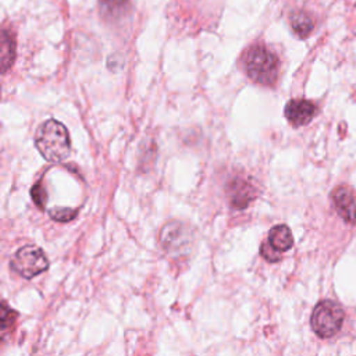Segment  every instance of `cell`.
<instances>
[{
  "instance_id": "obj_1",
  "label": "cell",
  "mask_w": 356,
  "mask_h": 356,
  "mask_svg": "<svg viewBox=\"0 0 356 356\" xmlns=\"http://www.w3.org/2000/svg\"><path fill=\"white\" fill-rule=\"evenodd\" d=\"M35 143L40 154L51 163L63 161L70 154L68 131L57 120H47L39 127Z\"/></svg>"
},
{
  "instance_id": "obj_2",
  "label": "cell",
  "mask_w": 356,
  "mask_h": 356,
  "mask_svg": "<svg viewBox=\"0 0 356 356\" xmlns=\"http://www.w3.org/2000/svg\"><path fill=\"white\" fill-rule=\"evenodd\" d=\"M248 76L261 85H273L278 75V58L264 46L254 44L248 49L243 57Z\"/></svg>"
},
{
  "instance_id": "obj_3",
  "label": "cell",
  "mask_w": 356,
  "mask_h": 356,
  "mask_svg": "<svg viewBox=\"0 0 356 356\" xmlns=\"http://www.w3.org/2000/svg\"><path fill=\"white\" fill-rule=\"evenodd\" d=\"M343 318L345 313L339 305L332 300H321L313 309L310 324L320 338H330L341 330Z\"/></svg>"
},
{
  "instance_id": "obj_4",
  "label": "cell",
  "mask_w": 356,
  "mask_h": 356,
  "mask_svg": "<svg viewBox=\"0 0 356 356\" xmlns=\"http://www.w3.org/2000/svg\"><path fill=\"white\" fill-rule=\"evenodd\" d=\"M10 267L18 275L29 280L46 271L49 267V260L40 248L26 245L17 250V253L11 259Z\"/></svg>"
},
{
  "instance_id": "obj_5",
  "label": "cell",
  "mask_w": 356,
  "mask_h": 356,
  "mask_svg": "<svg viewBox=\"0 0 356 356\" xmlns=\"http://www.w3.org/2000/svg\"><path fill=\"white\" fill-rule=\"evenodd\" d=\"M160 242L170 256L181 257L189 254L193 246V234L182 222H168L161 229Z\"/></svg>"
},
{
  "instance_id": "obj_6",
  "label": "cell",
  "mask_w": 356,
  "mask_h": 356,
  "mask_svg": "<svg viewBox=\"0 0 356 356\" xmlns=\"http://www.w3.org/2000/svg\"><path fill=\"white\" fill-rule=\"evenodd\" d=\"M332 203L335 206L337 213L349 224H356V195L355 192L346 186H337L332 192Z\"/></svg>"
},
{
  "instance_id": "obj_7",
  "label": "cell",
  "mask_w": 356,
  "mask_h": 356,
  "mask_svg": "<svg viewBox=\"0 0 356 356\" xmlns=\"http://www.w3.org/2000/svg\"><path fill=\"white\" fill-rule=\"evenodd\" d=\"M316 106L306 99H292L285 106V117L293 127L306 125L316 115Z\"/></svg>"
},
{
  "instance_id": "obj_8",
  "label": "cell",
  "mask_w": 356,
  "mask_h": 356,
  "mask_svg": "<svg viewBox=\"0 0 356 356\" xmlns=\"http://www.w3.org/2000/svg\"><path fill=\"white\" fill-rule=\"evenodd\" d=\"M228 193L231 204L235 209H245L256 197V188L246 179H232Z\"/></svg>"
},
{
  "instance_id": "obj_9",
  "label": "cell",
  "mask_w": 356,
  "mask_h": 356,
  "mask_svg": "<svg viewBox=\"0 0 356 356\" xmlns=\"http://www.w3.org/2000/svg\"><path fill=\"white\" fill-rule=\"evenodd\" d=\"M268 242L271 243V246H274L280 252H285L291 249L293 245L291 229L282 224L273 227L268 234Z\"/></svg>"
},
{
  "instance_id": "obj_10",
  "label": "cell",
  "mask_w": 356,
  "mask_h": 356,
  "mask_svg": "<svg viewBox=\"0 0 356 356\" xmlns=\"http://www.w3.org/2000/svg\"><path fill=\"white\" fill-rule=\"evenodd\" d=\"M129 10V0H99V11L103 17L115 19Z\"/></svg>"
},
{
  "instance_id": "obj_11",
  "label": "cell",
  "mask_w": 356,
  "mask_h": 356,
  "mask_svg": "<svg viewBox=\"0 0 356 356\" xmlns=\"http://www.w3.org/2000/svg\"><path fill=\"white\" fill-rule=\"evenodd\" d=\"M14 57H15V40H14V36L3 29V33H1V67H3V72H6L13 61H14Z\"/></svg>"
},
{
  "instance_id": "obj_12",
  "label": "cell",
  "mask_w": 356,
  "mask_h": 356,
  "mask_svg": "<svg viewBox=\"0 0 356 356\" xmlns=\"http://www.w3.org/2000/svg\"><path fill=\"white\" fill-rule=\"evenodd\" d=\"M291 26L298 36L306 38L313 29V19L307 13L296 11L291 15Z\"/></svg>"
},
{
  "instance_id": "obj_13",
  "label": "cell",
  "mask_w": 356,
  "mask_h": 356,
  "mask_svg": "<svg viewBox=\"0 0 356 356\" xmlns=\"http://www.w3.org/2000/svg\"><path fill=\"white\" fill-rule=\"evenodd\" d=\"M50 217L56 221H60V222H67V221H71L75 218L76 216V210L74 209H68V207H54L49 211Z\"/></svg>"
},
{
  "instance_id": "obj_14",
  "label": "cell",
  "mask_w": 356,
  "mask_h": 356,
  "mask_svg": "<svg viewBox=\"0 0 356 356\" xmlns=\"http://www.w3.org/2000/svg\"><path fill=\"white\" fill-rule=\"evenodd\" d=\"M260 253L267 261H278L281 259V252L277 250L274 246H271L270 242H263L260 246Z\"/></svg>"
},
{
  "instance_id": "obj_15",
  "label": "cell",
  "mask_w": 356,
  "mask_h": 356,
  "mask_svg": "<svg viewBox=\"0 0 356 356\" xmlns=\"http://www.w3.org/2000/svg\"><path fill=\"white\" fill-rule=\"evenodd\" d=\"M31 195H32L33 202H35L38 206L43 207V204H44V202H46V192H44V189L42 188L40 182H38L36 185H33V186H32Z\"/></svg>"
}]
</instances>
